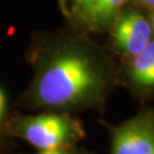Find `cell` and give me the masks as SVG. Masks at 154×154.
<instances>
[{
  "label": "cell",
  "mask_w": 154,
  "mask_h": 154,
  "mask_svg": "<svg viewBox=\"0 0 154 154\" xmlns=\"http://www.w3.org/2000/svg\"><path fill=\"white\" fill-rule=\"evenodd\" d=\"M32 82L22 104L53 112L98 110L116 85V70L100 46L82 37L47 39L31 51Z\"/></svg>",
  "instance_id": "1"
},
{
  "label": "cell",
  "mask_w": 154,
  "mask_h": 154,
  "mask_svg": "<svg viewBox=\"0 0 154 154\" xmlns=\"http://www.w3.org/2000/svg\"><path fill=\"white\" fill-rule=\"evenodd\" d=\"M7 132L22 138L38 151H50L75 146L86 131L81 122L65 112L38 116H17L6 121Z\"/></svg>",
  "instance_id": "2"
},
{
  "label": "cell",
  "mask_w": 154,
  "mask_h": 154,
  "mask_svg": "<svg viewBox=\"0 0 154 154\" xmlns=\"http://www.w3.org/2000/svg\"><path fill=\"white\" fill-rule=\"evenodd\" d=\"M111 154H154V113L140 111L111 129Z\"/></svg>",
  "instance_id": "3"
},
{
  "label": "cell",
  "mask_w": 154,
  "mask_h": 154,
  "mask_svg": "<svg viewBox=\"0 0 154 154\" xmlns=\"http://www.w3.org/2000/svg\"><path fill=\"white\" fill-rule=\"evenodd\" d=\"M110 28L112 44L127 60L139 54L153 40V25L140 11L119 13Z\"/></svg>",
  "instance_id": "4"
},
{
  "label": "cell",
  "mask_w": 154,
  "mask_h": 154,
  "mask_svg": "<svg viewBox=\"0 0 154 154\" xmlns=\"http://www.w3.org/2000/svg\"><path fill=\"white\" fill-rule=\"evenodd\" d=\"M127 79L130 87L140 94H149L154 89V41L139 54L128 60Z\"/></svg>",
  "instance_id": "5"
},
{
  "label": "cell",
  "mask_w": 154,
  "mask_h": 154,
  "mask_svg": "<svg viewBox=\"0 0 154 154\" xmlns=\"http://www.w3.org/2000/svg\"><path fill=\"white\" fill-rule=\"evenodd\" d=\"M126 2L127 0H97L89 11L82 25L91 31L110 28Z\"/></svg>",
  "instance_id": "6"
},
{
  "label": "cell",
  "mask_w": 154,
  "mask_h": 154,
  "mask_svg": "<svg viewBox=\"0 0 154 154\" xmlns=\"http://www.w3.org/2000/svg\"><path fill=\"white\" fill-rule=\"evenodd\" d=\"M96 1L97 0H67V11L82 25L85 18Z\"/></svg>",
  "instance_id": "7"
},
{
  "label": "cell",
  "mask_w": 154,
  "mask_h": 154,
  "mask_svg": "<svg viewBox=\"0 0 154 154\" xmlns=\"http://www.w3.org/2000/svg\"><path fill=\"white\" fill-rule=\"evenodd\" d=\"M6 109H7L6 96L4 91L0 89V152L2 151V146H4V135H5V132H7V129H6Z\"/></svg>",
  "instance_id": "8"
},
{
  "label": "cell",
  "mask_w": 154,
  "mask_h": 154,
  "mask_svg": "<svg viewBox=\"0 0 154 154\" xmlns=\"http://www.w3.org/2000/svg\"><path fill=\"white\" fill-rule=\"evenodd\" d=\"M35 154H94L85 149H79L75 146L65 147L60 149H50V151H38Z\"/></svg>",
  "instance_id": "9"
},
{
  "label": "cell",
  "mask_w": 154,
  "mask_h": 154,
  "mask_svg": "<svg viewBox=\"0 0 154 154\" xmlns=\"http://www.w3.org/2000/svg\"><path fill=\"white\" fill-rule=\"evenodd\" d=\"M138 4L144 7V8H146L147 11L149 9H153V6H154V0H137Z\"/></svg>",
  "instance_id": "10"
}]
</instances>
